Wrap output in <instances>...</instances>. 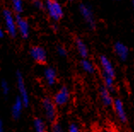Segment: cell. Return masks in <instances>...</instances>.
Returning <instances> with one entry per match:
<instances>
[{
	"label": "cell",
	"instance_id": "obj_10",
	"mask_svg": "<svg viewBox=\"0 0 134 132\" xmlns=\"http://www.w3.org/2000/svg\"><path fill=\"white\" fill-rule=\"evenodd\" d=\"M99 63L101 67V73L110 76L114 78L116 77V71L112 61L107 55H101L99 56Z\"/></svg>",
	"mask_w": 134,
	"mask_h": 132
},
{
	"label": "cell",
	"instance_id": "obj_23",
	"mask_svg": "<svg viewBox=\"0 0 134 132\" xmlns=\"http://www.w3.org/2000/svg\"><path fill=\"white\" fill-rule=\"evenodd\" d=\"M32 6L36 9H38V10H43L44 8V2L42 1H38V0H36V1H34L32 3Z\"/></svg>",
	"mask_w": 134,
	"mask_h": 132
},
{
	"label": "cell",
	"instance_id": "obj_12",
	"mask_svg": "<svg viewBox=\"0 0 134 132\" xmlns=\"http://www.w3.org/2000/svg\"><path fill=\"white\" fill-rule=\"evenodd\" d=\"M44 81L49 86H54L57 82V72L55 68L51 66L45 67L43 72Z\"/></svg>",
	"mask_w": 134,
	"mask_h": 132
},
{
	"label": "cell",
	"instance_id": "obj_14",
	"mask_svg": "<svg viewBox=\"0 0 134 132\" xmlns=\"http://www.w3.org/2000/svg\"><path fill=\"white\" fill-rule=\"evenodd\" d=\"M24 105L22 103V101L19 96L15 97L14 102L12 104V107H11V110H10V113H11V117L13 119L15 120H18L19 118H21L22 113H23V110H24Z\"/></svg>",
	"mask_w": 134,
	"mask_h": 132
},
{
	"label": "cell",
	"instance_id": "obj_21",
	"mask_svg": "<svg viewBox=\"0 0 134 132\" xmlns=\"http://www.w3.org/2000/svg\"><path fill=\"white\" fill-rule=\"evenodd\" d=\"M68 132H82V130L77 123L71 122L68 127Z\"/></svg>",
	"mask_w": 134,
	"mask_h": 132
},
{
	"label": "cell",
	"instance_id": "obj_2",
	"mask_svg": "<svg viewBox=\"0 0 134 132\" xmlns=\"http://www.w3.org/2000/svg\"><path fill=\"white\" fill-rule=\"evenodd\" d=\"M2 18L4 21V30L7 34L13 38L17 37V28L15 23V15L13 14L10 9L4 8L2 10Z\"/></svg>",
	"mask_w": 134,
	"mask_h": 132
},
{
	"label": "cell",
	"instance_id": "obj_11",
	"mask_svg": "<svg viewBox=\"0 0 134 132\" xmlns=\"http://www.w3.org/2000/svg\"><path fill=\"white\" fill-rule=\"evenodd\" d=\"M113 49L114 54L121 61H126L130 55V49L126 44L123 42L117 41L113 45Z\"/></svg>",
	"mask_w": 134,
	"mask_h": 132
},
{
	"label": "cell",
	"instance_id": "obj_20",
	"mask_svg": "<svg viewBox=\"0 0 134 132\" xmlns=\"http://www.w3.org/2000/svg\"><path fill=\"white\" fill-rule=\"evenodd\" d=\"M51 132H64V128L59 121H55L51 124Z\"/></svg>",
	"mask_w": 134,
	"mask_h": 132
},
{
	"label": "cell",
	"instance_id": "obj_9",
	"mask_svg": "<svg viewBox=\"0 0 134 132\" xmlns=\"http://www.w3.org/2000/svg\"><path fill=\"white\" fill-rule=\"evenodd\" d=\"M112 107L114 108V111L119 121L121 124H125L128 122V117H127L125 106H124L123 101L119 97H116L114 99Z\"/></svg>",
	"mask_w": 134,
	"mask_h": 132
},
{
	"label": "cell",
	"instance_id": "obj_5",
	"mask_svg": "<svg viewBox=\"0 0 134 132\" xmlns=\"http://www.w3.org/2000/svg\"><path fill=\"white\" fill-rule=\"evenodd\" d=\"M15 81H16V87L19 92L18 96L21 99L22 103L24 105V107L27 108L30 105V97H29V93L27 88V85L25 83V79L23 74L21 72L17 71L15 72Z\"/></svg>",
	"mask_w": 134,
	"mask_h": 132
},
{
	"label": "cell",
	"instance_id": "obj_19",
	"mask_svg": "<svg viewBox=\"0 0 134 132\" xmlns=\"http://www.w3.org/2000/svg\"><path fill=\"white\" fill-rule=\"evenodd\" d=\"M0 88H1V91H2V93L4 96L9 95V92H10V87H9V84L8 81L6 80V79H2L1 80Z\"/></svg>",
	"mask_w": 134,
	"mask_h": 132
},
{
	"label": "cell",
	"instance_id": "obj_25",
	"mask_svg": "<svg viewBox=\"0 0 134 132\" xmlns=\"http://www.w3.org/2000/svg\"><path fill=\"white\" fill-rule=\"evenodd\" d=\"M0 132H5V129H4V124L3 120L0 118Z\"/></svg>",
	"mask_w": 134,
	"mask_h": 132
},
{
	"label": "cell",
	"instance_id": "obj_18",
	"mask_svg": "<svg viewBox=\"0 0 134 132\" xmlns=\"http://www.w3.org/2000/svg\"><path fill=\"white\" fill-rule=\"evenodd\" d=\"M10 10L15 15H21L24 11V3L21 0H15L11 2Z\"/></svg>",
	"mask_w": 134,
	"mask_h": 132
},
{
	"label": "cell",
	"instance_id": "obj_16",
	"mask_svg": "<svg viewBox=\"0 0 134 132\" xmlns=\"http://www.w3.org/2000/svg\"><path fill=\"white\" fill-rule=\"evenodd\" d=\"M80 67L82 70L88 74H94L97 71V67L95 64L91 61L89 58L88 59H81L80 60Z\"/></svg>",
	"mask_w": 134,
	"mask_h": 132
},
{
	"label": "cell",
	"instance_id": "obj_15",
	"mask_svg": "<svg viewBox=\"0 0 134 132\" xmlns=\"http://www.w3.org/2000/svg\"><path fill=\"white\" fill-rule=\"evenodd\" d=\"M75 48L78 54L81 59H88L89 58V49L82 38H75Z\"/></svg>",
	"mask_w": 134,
	"mask_h": 132
},
{
	"label": "cell",
	"instance_id": "obj_8",
	"mask_svg": "<svg viewBox=\"0 0 134 132\" xmlns=\"http://www.w3.org/2000/svg\"><path fill=\"white\" fill-rule=\"evenodd\" d=\"M17 33L23 39H27L30 36V25L28 21L22 15H15Z\"/></svg>",
	"mask_w": 134,
	"mask_h": 132
},
{
	"label": "cell",
	"instance_id": "obj_13",
	"mask_svg": "<svg viewBox=\"0 0 134 132\" xmlns=\"http://www.w3.org/2000/svg\"><path fill=\"white\" fill-rule=\"evenodd\" d=\"M98 95L100 97V100L102 104L106 107H112L114 98L112 96V93L103 86V85H100L98 88Z\"/></svg>",
	"mask_w": 134,
	"mask_h": 132
},
{
	"label": "cell",
	"instance_id": "obj_3",
	"mask_svg": "<svg viewBox=\"0 0 134 132\" xmlns=\"http://www.w3.org/2000/svg\"><path fill=\"white\" fill-rule=\"evenodd\" d=\"M41 106L45 120L51 124H53L57 120V107L51 97L44 96L41 101Z\"/></svg>",
	"mask_w": 134,
	"mask_h": 132
},
{
	"label": "cell",
	"instance_id": "obj_6",
	"mask_svg": "<svg viewBox=\"0 0 134 132\" xmlns=\"http://www.w3.org/2000/svg\"><path fill=\"white\" fill-rule=\"evenodd\" d=\"M71 94L69 89H68L67 85H63L54 94L52 101H53L55 105L57 106V107H63L68 103Z\"/></svg>",
	"mask_w": 134,
	"mask_h": 132
},
{
	"label": "cell",
	"instance_id": "obj_7",
	"mask_svg": "<svg viewBox=\"0 0 134 132\" xmlns=\"http://www.w3.org/2000/svg\"><path fill=\"white\" fill-rule=\"evenodd\" d=\"M29 55L36 63L40 65H45L48 61L47 51L43 46L34 45L29 49Z\"/></svg>",
	"mask_w": 134,
	"mask_h": 132
},
{
	"label": "cell",
	"instance_id": "obj_1",
	"mask_svg": "<svg viewBox=\"0 0 134 132\" xmlns=\"http://www.w3.org/2000/svg\"><path fill=\"white\" fill-rule=\"evenodd\" d=\"M44 10L46 11L47 15L54 22L60 21L64 16L63 6L61 3L55 0H48L44 2Z\"/></svg>",
	"mask_w": 134,
	"mask_h": 132
},
{
	"label": "cell",
	"instance_id": "obj_22",
	"mask_svg": "<svg viewBox=\"0 0 134 132\" xmlns=\"http://www.w3.org/2000/svg\"><path fill=\"white\" fill-rule=\"evenodd\" d=\"M57 53L60 57L68 56V49L63 45H58L57 47Z\"/></svg>",
	"mask_w": 134,
	"mask_h": 132
},
{
	"label": "cell",
	"instance_id": "obj_26",
	"mask_svg": "<svg viewBox=\"0 0 134 132\" xmlns=\"http://www.w3.org/2000/svg\"><path fill=\"white\" fill-rule=\"evenodd\" d=\"M103 132H115V131H114V130L112 128H106L105 130H103Z\"/></svg>",
	"mask_w": 134,
	"mask_h": 132
},
{
	"label": "cell",
	"instance_id": "obj_17",
	"mask_svg": "<svg viewBox=\"0 0 134 132\" xmlns=\"http://www.w3.org/2000/svg\"><path fill=\"white\" fill-rule=\"evenodd\" d=\"M32 124H34V132H48L47 124L42 118L40 117L34 118Z\"/></svg>",
	"mask_w": 134,
	"mask_h": 132
},
{
	"label": "cell",
	"instance_id": "obj_4",
	"mask_svg": "<svg viewBox=\"0 0 134 132\" xmlns=\"http://www.w3.org/2000/svg\"><path fill=\"white\" fill-rule=\"evenodd\" d=\"M79 12L80 16L86 22V24L88 26L91 31H94L97 27V21L95 18L94 11L92 7L86 4V3H80L79 4Z\"/></svg>",
	"mask_w": 134,
	"mask_h": 132
},
{
	"label": "cell",
	"instance_id": "obj_24",
	"mask_svg": "<svg viewBox=\"0 0 134 132\" xmlns=\"http://www.w3.org/2000/svg\"><path fill=\"white\" fill-rule=\"evenodd\" d=\"M4 28H3V26L1 25V22H0V38H4Z\"/></svg>",
	"mask_w": 134,
	"mask_h": 132
}]
</instances>
